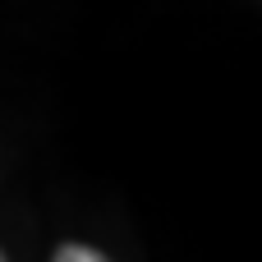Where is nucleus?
Returning <instances> with one entry per match:
<instances>
[{
	"label": "nucleus",
	"instance_id": "nucleus-1",
	"mask_svg": "<svg viewBox=\"0 0 262 262\" xmlns=\"http://www.w3.org/2000/svg\"><path fill=\"white\" fill-rule=\"evenodd\" d=\"M51 258H55V262H106V253L92 249V244H60Z\"/></svg>",
	"mask_w": 262,
	"mask_h": 262
},
{
	"label": "nucleus",
	"instance_id": "nucleus-2",
	"mask_svg": "<svg viewBox=\"0 0 262 262\" xmlns=\"http://www.w3.org/2000/svg\"><path fill=\"white\" fill-rule=\"evenodd\" d=\"M0 262H5V249H0Z\"/></svg>",
	"mask_w": 262,
	"mask_h": 262
}]
</instances>
